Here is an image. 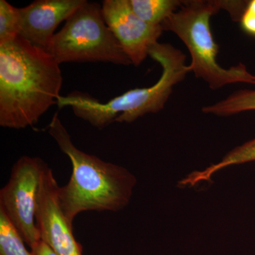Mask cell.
Segmentation results:
<instances>
[{"label":"cell","instance_id":"6da1fadb","mask_svg":"<svg viewBox=\"0 0 255 255\" xmlns=\"http://www.w3.org/2000/svg\"><path fill=\"white\" fill-rule=\"evenodd\" d=\"M60 64L22 37L0 44V126L23 129L58 105Z\"/></svg>","mask_w":255,"mask_h":255},{"label":"cell","instance_id":"7a4b0ae2","mask_svg":"<svg viewBox=\"0 0 255 255\" xmlns=\"http://www.w3.org/2000/svg\"><path fill=\"white\" fill-rule=\"evenodd\" d=\"M48 133L68 156L73 167L68 184L58 189L62 211L71 226L80 213L117 212L128 205L137 183L133 174L125 167L78 149L58 113L48 126Z\"/></svg>","mask_w":255,"mask_h":255},{"label":"cell","instance_id":"3957f363","mask_svg":"<svg viewBox=\"0 0 255 255\" xmlns=\"http://www.w3.org/2000/svg\"><path fill=\"white\" fill-rule=\"evenodd\" d=\"M150 56L162 69L158 81L151 87L133 89L102 103L90 95L74 91L60 96L59 108L70 107L78 118L102 129L113 122L130 124L147 114L163 110L174 87L191 73L186 64L187 56L169 43H157L149 51Z\"/></svg>","mask_w":255,"mask_h":255},{"label":"cell","instance_id":"277c9868","mask_svg":"<svg viewBox=\"0 0 255 255\" xmlns=\"http://www.w3.org/2000/svg\"><path fill=\"white\" fill-rule=\"evenodd\" d=\"M222 9V1L189 0L162 23L164 31L174 33L183 42L191 57V73L213 90L228 85H255V75L243 63L224 68L217 61L219 46L211 29V16Z\"/></svg>","mask_w":255,"mask_h":255},{"label":"cell","instance_id":"5b68a950","mask_svg":"<svg viewBox=\"0 0 255 255\" xmlns=\"http://www.w3.org/2000/svg\"><path fill=\"white\" fill-rule=\"evenodd\" d=\"M58 63L104 62L131 65L120 43L107 26L102 7L86 1L55 33L48 50Z\"/></svg>","mask_w":255,"mask_h":255},{"label":"cell","instance_id":"8992f818","mask_svg":"<svg viewBox=\"0 0 255 255\" xmlns=\"http://www.w3.org/2000/svg\"><path fill=\"white\" fill-rule=\"evenodd\" d=\"M46 164L40 157L22 156L15 162L9 181L0 190V209L31 248L41 241L36 210L41 174Z\"/></svg>","mask_w":255,"mask_h":255},{"label":"cell","instance_id":"52a82bcc","mask_svg":"<svg viewBox=\"0 0 255 255\" xmlns=\"http://www.w3.org/2000/svg\"><path fill=\"white\" fill-rule=\"evenodd\" d=\"M59 187L53 170L46 164L41 174L36 210L41 241L58 255H82V247L74 237L73 226L62 211Z\"/></svg>","mask_w":255,"mask_h":255},{"label":"cell","instance_id":"ba28073f","mask_svg":"<svg viewBox=\"0 0 255 255\" xmlns=\"http://www.w3.org/2000/svg\"><path fill=\"white\" fill-rule=\"evenodd\" d=\"M102 7L106 23L132 65H141L152 46L158 43L164 31L162 26L142 21L132 11L128 0H105Z\"/></svg>","mask_w":255,"mask_h":255},{"label":"cell","instance_id":"9c48e42d","mask_svg":"<svg viewBox=\"0 0 255 255\" xmlns=\"http://www.w3.org/2000/svg\"><path fill=\"white\" fill-rule=\"evenodd\" d=\"M86 0H36L19 8V34L33 46L48 52L55 31Z\"/></svg>","mask_w":255,"mask_h":255},{"label":"cell","instance_id":"30bf717a","mask_svg":"<svg viewBox=\"0 0 255 255\" xmlns=\"http://www.w3.org/2000/svg\"><path fill=\"white\" fill-rule=\"evenodd\" d=\"M255 161V138L246 142L226 154L216 164H211L204 170L195 171L179 181L181 187H193L201 182L209 181L216 172L229 166L247 163Z\"/></svg>","mask_w":255,"mask_h":255},{"label":"cell","instance_id":"8fae6325","mask_svg":"<svg viewBox=\"0 0 255 255\" xmlns=\"http://www.w3.org/2000/svg\"><path fill=\"white\" fill-rule=\"evenodd\" d=\"M132 11L142 21L161 26L182 4L179 0H128Z\"/></svg>","mask_w":255,"mask_h":255},{"label":"cell","instance_id":"7c38bea8","mask_svg":"<svg viewBox=\"0 0 255 255\" xmlns=\"http://www.w3.org/2000/svg\"><path fill=\"white\" fill-rule=\"evenodd\" d=\"M250 111H255V90H238L224 100L202 108L204 113L220 117H231Z\"/></svg>","mask_w":255,"mask_h":255},{"label":"cell","instance_id":"4fadbf2b","mask_svg":"<svg viewBox=\"0 0 255 255\" xmlns=\"http://www.w3.org/2000/svg\"><path fill=\"white\" fill-rule=\"evenodd\" d=\"M0 255H33L25 246L17 230L0 209Z\"/></svg>","mask_w":255,"mask_h":255},{"label":"cell","instance_id":"5bb4252c","mask_svg":"<svg viewBox=\"0 0 255 255\" xmlns=\"http://www.w3.org/2000/svg\"><path fill=\"white\" fill-rule=\"evenodd\" d=\"M19 8L0 0V44L11 41L19 34Z\"/></svg>","mask_w":255,"mask_h":255},{"label":"cell","instance_id":"9a60e30c","mask_svg":"<svg viewBox=\"0 0 255 255\" xmlns=\"http://www.w3.org/2000/svg\"><path fill=\"white\" fill-rule=\"evenodd\" d=\"M241 27L248 34L255 36V0L248 1V6L242 15Z\"/></svg>","mask_w":255,"mask_h":255},{"label":"cell","instance_id":"2e32d148","mask_svg":"<svg viewBox=\"0 0 255 255\" xmlns=\"http://www.w3.org/2000/svg\"><path fill=\"white\" fill-rule=\"evenodd\" d=\"M33 255H58L44 242L40 241L31 248Z\"/></svg>","mask_w":255,"mask_h":255}]
</instances>
